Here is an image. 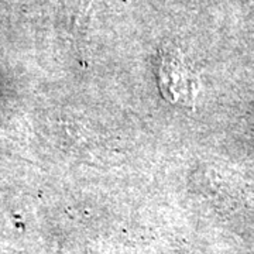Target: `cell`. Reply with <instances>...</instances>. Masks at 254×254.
Wrapping results in <instances>:
<instances>
[{
	"mask_svg": "<svg viewBox=\"0 0 254 254\" xmlns=\"http://www.w3.org/2000/svg\"><path fill=\"white\" fill-rule=\"evenodd\" d=\"M160 88L171 103L192 106L198 93L196 79L190 69L178 58H165L158 72Z\"/></svg>",
	"mask_w": 254,
	"mask_h": 254,
	"instance_id": "1",
	"label": "cell"
}]
</instances>
